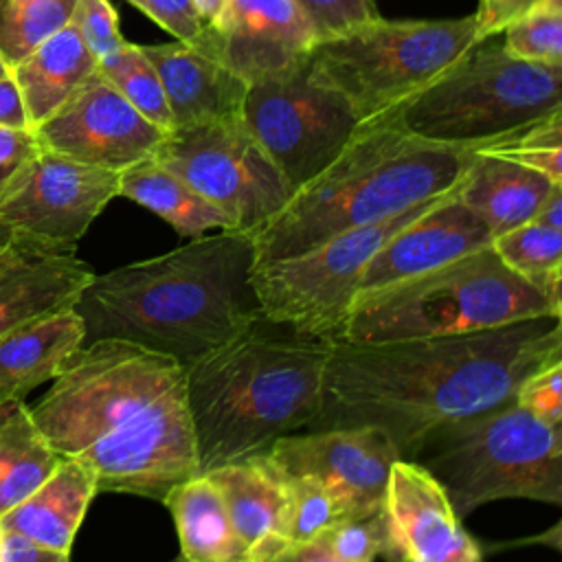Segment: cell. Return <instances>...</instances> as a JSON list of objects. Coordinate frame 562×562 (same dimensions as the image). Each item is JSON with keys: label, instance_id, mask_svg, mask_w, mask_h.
Wrapping results in <instances>:
<instances>
[{"label": "cell", "instance_id": "6da1fadb", "mask_svg": "<svg viewBox=\"0 0 562 562\" xmlns=\"http://www.w3.org/2000/svg\"><path fill=\"white\" fill-rule=\"evenodd\" d=\"M562 360L560 318L386 342L334 340L321 413L305 430L373 426L402 459L437 426L514 400L518 384Z\"/></svg>", "mask_w": 562, "mask_h": 562}, {"label": "cell", "instance_id": "7a4b0ae2", "mask_svg": "<svg viewBox=\"0 0 562 562\" xmlns=\"http://www.w3.org/2000/svg\"><path fill=\"white\" fill-rule=\"evenodd\" d=\"M29 408L61 457L94 472L99 492L162 503L198 474L187 375L169 356L114 338L83 342Z\"/></svg>", "mask_w": 562, "mask_h": 562}, {"label": "cell", "instance_id": "3957f363", "mask_svg": "<svg viewBox=\"0 0 562 562\" xmlns=\"http://www.w3.org/2000/svg\"><path fill=\"white\" fill-rule=\"evenodd\" d=\"M252 270V235L217 231L165 255L94 272L75 303L83 342L125 340L187 369L261 314Z\"/></svg>", "mask_w": 562, "mask_h": 562}, {"label": "cell", "instance_id": "277c9868", "mask_svg": "<svg viewBox=\"0 0 562 562\" xmlns=\"http://www.w3.org/2000/svg\"><path fill=\"white\" fill-rule=\"evenodd\" d=\"M331 338L263 312L184 369L198 474L266 454L321 413Z\"/></svg>", "mask_w": 562, "mask_h": 562}, {"label": "cell", "instance_id": "5b68a950", "mask_svg": "<svg viewBox=\"0 0 562 562\" xmlns=\"http://www.w3.org/2000/svg\"><path fill=\"white\" fill-rule=\"evenodd\" d=\"M476 156L470 145L413 136L389 116L362 123L342 154L252 235L255 268L452 191Z\"/></svg>", "mask_w": 562, "mask_h": 562}, {"label": "cell", "instance_id": "8992f818", "mask_svg": "<svg viewBox=\"0 0 562 562\" xmlns=\"http://www.w3.org/2000/svg\"><path fill=\"white\" fill-rule=\"evenodd\" d=\"M560 312L490 246L353 299L336 340L457 336Z\"/></svg>", "mask_w": 562, "mask_h": 562}, {"label": "cell", "instance_id": "52a82bcc", "mask_svg": "<svg viewBox=\"0 0 562 562\" xmlns=\"http://www.w3.org/2000/svg\"><path fill=\"white\" fill-rule=\"evenodd\" d=\"M408 461L437 481L457 518L503 498L562 505L560 428L514 400L432 428Z\"/></svg>", "mask_w": 562, "mask_h": 562}, {"label": "cell", "instance_id": "ba28073f", "mask_svg": "<svg viewBox=\"0 0 562 562\" xmlns=\"http://www.w3.org/2000/svg\"><path fill=\"white\" fill-rule=\"evenodd\" d=\"M558 112L562 66L516 59L490 37L386 116L413 136L479 149Z\"/></svg>", "mask_w": 562, "mask_h": 562}, {"label": "cell", "instance_id": "9c48e42d", "mask_svg": "<svg viewBox=\"0 0 562 562\" xmlns=\"http://www.w3.org/2000/svg\"><path fill=\"white\" fill-rule=\"evenodd\" d=\"M474 18L386 20L321 37L310 75L349 103L358 123L391 114L476 46Z\"/></svg>", "mask_w": 562, "mask_h": 562}, {"label": "cell", "instance_id": "30bf717a", "mask_svg": "<svg viewBox=\"0 0 562 562\" xmlns=\"http://www.w3.org/2000/svg\"><path fill=\"white\" fill-rule=\"evenodd\" d=\"M443 195L419 202L378 224L342 231L294 257L257 266L250 281L261 312L301 331L336 340L369 259L389 237Z\"/></svg>", "mask_w": 562, "mask_h": 562}, {"label": "cell", "instance_id": "8fae6325", "mask_svg": "<svg viewBox=\"0 0 562 562\" xmlns=\"http://www.w3.org/2000/svg\"><path fill=\"white\" fill-rule=\"evenodd\" d=\"M154 158L215 204L235 231L250 235L294 195L241 114L171 130Z\"/></svg>", "mask_w": 562, "mask_h": 562}, {"label": "cell", "instance_id": "7c38bea8", "mask_svg": "<svg viewBox=\"0 0 562 562\" xmlns=\"http://www.w3.org/2000/svg\"><path fill=\"white\" fill-rule=\"evenodd\" d=\"M241 119L294 193L325 171L360 127L342 94L310 75V59L250 83Z\"/></svg>", "mask_w": 562, "mask_h": 562}, {"label": "cell", "instance_id": "4fadbf2b", "mask_svg": "<svg viewBox=\"0 0 562 562\" xmlns=\"http://www.w3.org/2000/svg\"><path fill=\"white\" fill-rule=\"evenodd\" d=\"M119 173L40 147L0 202V220L15 235L75 250L97 215L119 195Z\"/></svg>", "mask_w": 562, "mask_h": 562}, {"label": "cell", "instance_id": "5bb4252c", "mask_svg": "<svg viewBox=\"0 0 562 562\" xmlns=\"http://www.w3.org/2000/svg\"><path fill=\"white\" fill-rule=\"evenodd\" d=\"M33 134L42 149L83 165L123 171L154 156L167 132L130 105L97 68Z\"/></svg>", "mask_w": 562, "mask_h": 562}, {"label": "cell", "instance_id": "9a60e30c", "mask_svg": "<svg viewBox=\"0 0 562 562\" xmlns=\"http://www.w3.org/2000/svg\"><path fill=\"white\" fill-rule=\"evenodd\" d=\"M268 457L288 474L316 479L345 516L380 509L391 465L402 459L393 441L373 426L292 432L277 439Z\"/></svg>", "mask_w": 562, "mask_h": 562}, {"label": "cell", "instance_id": "2e32d148", "mask_svg": "<svg viewBox=\"0 0 562 562\" xmlns=\"http://www.w3.org/2000/svg\"><path fill=\"white\" fill-rule=\"evenodd\" d=\"M318 40L296 0H226L215 55L250 86L305 64Z\"/></svg>", "mask_w": 562, "mask_h": 562}, {"label": "cell", "instance_id": "e0dca14e", "mask_svg": "<svg viewBox=\"0 0 562 562\" xmlns=\"http://www.w3.org/2000/svg\"><path fill=\"white\" fill-rule=\"evenodd\" d=\"M384 512L391 527V562H483L481 544L463 529L443 490L417 463L391 465Z\"/></svg>", "mask_w": 562, "mask_h": 562}, {"label": "cell", "instance_id": "ac0fdd59", "mask_svg": "<svg viewBox=\"0 0 562 562\" xmlns=\"http://www.w3.org/2000/svg\"><path fill=\"white\" fill-rule=\"evenodd\" d=\"M457 187L386 239L364 266L356 296L417 277L492 244L490 228L459 200Z\"/></svg>", "mask_w": 562, "mask_h": 562}, {"label": "cell", "instance_id": "d6986e66", "mask_svg": "<svg viewBox=\"0 0 562 562\" xmlns=\"http://www.w3.org/2000/svg\"><path fill=\"white\" fill-rule=\"evenodd\" d=\"M92 274L75 250L15 235L0 252V336L75 310Z\"/></svg>", "mask_w": 562, "mask_h": 562}, {"label": "cell", "instance_id": "ffe728a7", "mask_svg": "<svg viewBox=\"0 0 562 562\" xmlns=\"http://www.w3.org/2000/svg\"><path fill=\"white\" fill-rule=\"evenodd\" d=\"M165 90L173 130L239 116L248 83L209 55L180 40L143 46Z\"/></svg>", "mask_w": 562, "mask_h": 562}, {"label": "cell", "instance_id": "44dd1931", "mask_svg": "<svg viewBox=\"0 0 562 562\" xmlns=\"http://www.w3.org/2000/svg\"><path fill=\"white\" fill-rule=\"evenodd\" d=\"M204 474L217 485L250 562H263L285 547V485L268 452L231 461Z\"/></svg>", "mask_w": 562, "mask_h": 562}, {"label": "cell", "instance_id": "7402d4cb", "mask_svg": "<svg viewBox=\"0 0 562 562\" xmlns=\"http://www.w3.org/2000/svg\"><path fill=\"white\" fill-rule=\"evenodd\" d=\"M97 492L94 472L83 461L64 457L35 492L0 516V529L70 555Z\"/></svg>", "mask_w": 562, "mask_h": 562}, {"label": "cell", "instance_id": "603a6c76", "mask_svg": "<svg viewBox=\"0 0 562 562\" xmlns=\"http://www.w3.org/2000/svg\"><path fill=\"white\" fill-rule=\"evenodd\" d=\"M562 182L520 162L479 154L457 187L459 200L476 213L492 237L533 220L549 191Z\"/></svg>", "mask_w": 562, "mask_h": 562}, {"label": "cell", "instance_id": "cb8c5ba5", "mask_svg": "<svg viewBox=\"0 0 562 562\" xmlns=\"http://www.w3.org/2000/svg\"><path fill=\"white\" fill-rule=\"evenodd\" d=\"M97 68V57L70 22L37 44L11 68L29 127L35 130L55 114Z\"/></svg>", "mask_w": 562, "mask_h": 562}, {"label": "cell", "instance_id": "d4e9b609", "mask_svg": "<svg viewBox=\"0 0 562 562\" xmlns=\"http://www.w3.org/2000/svg\"><path fill=\"white\" fill-rule=\"evenodd\" d=\"M83 345V323L66 310L0 336V400H24L53 380L64 360Z\"/></svg>", "mask_w": 562, "mask_h": 562}, {"label": "cell", "instance_id": "484cf974", "mask_svg": "<svg viewBox=\"0 0 562 562\" xmlns=\"http://www.w3.org/2000/svg\"><path fill=\"white\" fill-rule=\"evenodd\" d=\"M173 516L184 562H250L237 538L217 485L195 474L176 485L162 501Z\"/></svg>", "mask_w": 562, "mask_h": 562}, {"label": "cell", "instance_id": "4316f807", "mask_svg": "<svg viewBox=\"0 0 562 562\" xmlns=\"http://www.w3.org/2000/svg\"><path fill=\"white\" fill-rule=\"evenodd\" d=\"M119 195L149 209L184 237H202L206 231H235L231 220L180 176L162 167L154 156L119 173Z\"/></svg>", "mask_w": 562, "mask_h": 562}, {"label": "cell", "instance_id": "83f0119b", "mask_svg": "<svg viewBox=\"0 0 562 562\" xmlns=\"http://www.w3.org/2000/svg\"><path fill=\"white\" fill-rule=\"evenodd\" d=\"M61 459L24 400H0V516L35 492Z\"/></svg>", "mask_w": 562, "mask_h": 562}, {"label": "cell", "instance_id": "f1b7e54d", "mask_svg": "<svg viewBox=\"0 0 562 562\" xmlns=\"http://www.w3.org/2000/svg\"><path fill=\"white\" fill-rule=\"evenodd\" d=\"M501 261L529 281L562 314V231L527 222L492 239Z\"/></svg>", "mask_w": 562, "mask_h": 562}, {"label": "cell", "instance_id": "f546056e", "mask_svg": "<svg viewBox=\"0 0 562 562\" xmlns=\"http://www.w3.org/2000/svg\"><path fill=\"white\" fill-rule=\"evenodd\" d=\"M77 0H0V57L13 68L70 22Z\"/></svg>", "mask_w": 562, "mask_h": 562}, {"label": "cell", "instance_id": "4dcf8cb0", "mask_svg": "<svg viewBox=\"0 0 562 562\" xmlns=\"http://www.w3.org/2000/svg\"><path fill=\"white\" fill-rule=\"evenodd\" d=\"M99 70L149 123L162 132L173 130L162 83L140 44L125 42L121 50L99 61Z\"/></svg>", "mask_w": 562, "mask_h": 562}, {"label": "cell", "instance_id": "1f68e13d", "mask_svg": "<svg viewBox=\"0 0 562 562\" xmlns=\"http://www.w3.org/2000/svg\"><path fill=\"white\" fill-rule=\"evenodd\" d=\"M281 476L285 485V544L316 540L347 518L340 503L316 479L283 470Z\"/></svg>", "mask_w": 562, "mask_h": 562}, {"label": "cell", "instance_id": "d6a6232c", "mask_svg": "<svg viewBox=\"0 0 562 562\" xmlns=\"http://www.w3.org/2000/svg\"><path fill=\"white\" fill-rule=\"evenodd\" d=\"M501 42L516 59L562 66V0H540L505 26Z\"/></svg>", "mask_w": 562, "mask_h": 562}, {"label": "cell", "instance_id": "836d02e7", "mask_svg": "<svg viewBox=\"0 0 562 562\" xmlns=\"http://www.w3.org/2000/svg\"><path fill=\"white\" fill-rule=\"evenodd\" d=\"M479 154L501 156L520 162L562 182V112L522 127L492 145L479 147Z\"/></svg>", "mask_w": 562, "mask_h": 562}, {"label": "cell", "instance_id": "e575fe53", "mask_svg": "<svg viewBox=\"0 0 562 562\" xmlns=\"http://www.w3.org/2000/svg\"><path fill=\"white\" fill-rule=\"evenodd\" d=\"M321 538L342 562H373L378 555L391 560L393 555L391 527L384 505L375 512L338 520Z\"/></svg>", "mask_w": 562, "mask_h": 562}, {"label": "cell", "instance_id": "d590c367", "mask_svg": "<svg viewBox=\"0 0 562 562\" xmlns=\"http://www.w3.org/2000/svg\"><path fill=\"white\" fill-rule=\"evenodd\" d=\"M70 24L77 29L97 61L114 55L127 42L119 31L116 11L108 0H77Z\"/></svg>", "mask_w": 562, "mask_h": 562}, {"label": "cell", "instance_id": "8d00e7d4", "mask_svg": "<svg viewBox=\"0 0 562 562\" xmlns=\"http://www.w3.org/2000/svg\"><path fill=\"white\" fill-rule=\"evenodd\" d=\"M514 402L531 413L536 419L558 426L562 424V360H555L547 367H540L527 375L516 393Z\"/></svg>", "mask_w": 562, "mask_h": 562}, {"label": "cell", "instance_id": "74e56055", "mask_svg": "<svg viewBox=\"0 0 562 562\" xmlns=\"http://www.w3.org/2000/svg\"><path fill=\"white\" fill-rule=\"evenodd\" d=\"M143 13L176 35V40L215 55V37L198 18L191 0H145Z\"/></svg>", "mask_w": 562, "mask_h": 562}, {"label": "cell", "instance_id": "f35d334b", "mask_svg": "<svg viewBox=\"0 0 562 562\" xmlns=\"http://www.w3.org/2000/svg\"><path fill=\"white\" fill-rule=\"evenodd\" d=\"M312 18L321 37L378 18L375 0H296Z\"/></svg>", "mask_w": 562, "mask_h": 562}, {"label": "cell", "instance_id": "ab89813d", "mask_svg": "<svg viewBox=\"0 0 562 562\" xmlns=\"http://www.w3.org/2000/svg\"><path fill=\"white\" fill-rule=\"evenodd\" d=\"M40 145L31 130L0 127V202L13 189Z\"/></svg>", "mask_w": 562, "mask_h": 562}, {"label": "cell", "instance_id": "60d3db41", "mask_svg": "<svg viewBox=\"0 0 562 562\" xmlns=\"http://www.w3.org/2000/svg\"><path fill=\"white\" fill-rule=\"evenodd\" d=\"M540 0H479V9L472 15L476 40H490L496 37L509 26L514 20L525 15L529 9H533Z\"/></svg>", "mask_w": 562, "mask_h": 562}, {"label": "cell", "instance_id": "b9f144b4", "mask_svg": "<svg viewBox=\"0 0 562 562\" xmlns=\"http://www.w3.org/2000/svg\"><path fill=\"white\" fill-rule=\"evenodd\" d=\"M2 562H70V555L46 549V547L31 542L18 533L4 531Z\"/></svg>", "mask_w": 562, "mask_h": 562}, {"label": "cell", "instance_id": "7bdbcfd3", "mask_svg": "<svg viewBox=\"0 0 562 562\" xmlns=\"http://www.w3.org/2000/svg\"><path fill=\"white\" fill-rule=\"evenodd\" d=\"M0 127L31 130L29 121H26L22 99H20V92H18V86H15L11 75L0 79Z\"/></svg>", "mask_w": 562, "mask_h": 562}, {"label": "cell", "instance_id": "ee69618b", "mask_svg": "<svg viewBox=\"0 0 562 562\" xmlns=\"http://www.w3.org/2000/svg\"><path fill=\"white\" fill-rule=\"evenodd\" d=\"M263 562H342V560L331 553V549L325 544L323 538H316L310 542L285 544Z\"/></svg>", "mask_w": 562, "mask_h": 562}, {"label": "cell", "instance_id": "f6af8a7d", "mask_svg": "<svg viewBox=\"0 0 562 562\" xmlns=\"http://www.w3.org/2000/svg\"><path fill=\"white\" fill-rule=\"evenodd\" d=\"M531 222L562 231V184H555L549 191V195L544 198V202L540 204V209Z\"/></svg>", "mask_w": 562, "mask_h": 562}, {"label": "cell", "instance_id": "bcb514c9", "mask_svg": "<svg viewBox=\"0 0 562 562\" xmlns=\"http://www.w3.org/2000/svg\"><path fill=\"white\" fill-rule=\"evenodd\" d=\"M193 7H195V13L198 18L202 20V24L206 26V31L215 37L217 35V29L222 24V18H224V9H226V0H191ZM217 46V42H215Z\"/></svg>", "mask_w": 562, "mask_h": 562}, {"label": "cell", "instance_id": "7dc6e473", "mask_svg": "<svg viewBox=\"0 0 562 562\" xmlns=\"http://www.w3.org/2000/svg\"><path fill=\"white\" fill-rule=\"evenodd\" d=\"M13 237H15V233H13V228L11 226H7L2 220H0V252L13 241Z\"/></svg>", "mask_w": 562, "mask_h": 562}, {"label": "cell", "instance_id": "c3c4849f", "mask_svg": "<svg viewBox=\"0 0 562 562\" xmlns=\"http://www.w3.org/2000/svg\"><path fill=\"white\" fill-rule=\"evenodd\" d=\"M9 75H11V68H9V64L0 57V79H2V77H9Z\"/></svg>", "mask_w": 562, "mask_h": 562}, {"label": "cell", "instance_id": "681fc988", "mask_svg": "<svg viewBox=\"0 0 562 562\" xmlns=\"http://www.w3.org/2000/svg\"><path fill=\"white\" fill-rule=\"evenodd\" d=\"M127 2H132V4H134L136 9H140V11L145 9V0H127Z\"/></svg>", "mask_w": 562, "mask_h": 562}, {"label": "cell", "instance_id": "f907efd6", "mask_svg": "<svg viewBox=\"0 0 562 562\" xmlns=\"http://www.w3.org/2000/svg\"><path fill=\"white\" fill-rule=\"evenodd\" d=\"M2 544H4V531L0 529V562H2Z\"/></svg>", "mask_w": 562, "mask_h": 562}, {"label": "cell", "instance_id": "816d5d0a", "mask_svg": "<svg viewBox=\"0 0 562 562\" xmlns=\"http://www.w3.org/2000/svg\"><path fill=\"white\" fill-rule=\"evenodd\" d=\"M171 562H184V560H182V558H178V560H171Z\"/></svg>", "mask_w": 562, "mask_h": 562}]
</instances>
